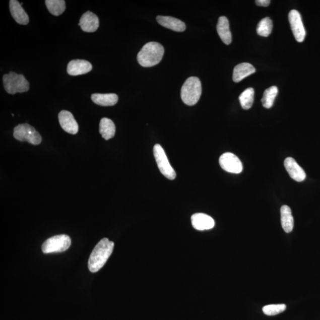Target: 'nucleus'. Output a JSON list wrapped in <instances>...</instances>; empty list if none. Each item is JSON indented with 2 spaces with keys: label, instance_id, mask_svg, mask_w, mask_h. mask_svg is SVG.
<instances>
[{
  "label": "nucleus",
  "instance_id": "1",
  "mask_svg": "<svg viewBox=\"0 0 320 320\" xmlns=\"http://www.w3.org/2000/svg\"><path fill=\"white\" fill-rule=\"evenodd\" d=\"M114 242L108 238H104L94 248L88 262L89 271L92 273L98 272L106 264L114 248Z\"/></svg>",
  "mask_w": 320,
  "mask_h": 320
},
{
  "label": "nucleus",
  "instance_id": "2",
  "mask_svg": "<svg viewBox=\"0 0 320 320\" xmlns=\"http://www.w3.org/2000/svg\"><path fill=\"white\" fill-rule=\"evenodd\" d=\"M164 53V47L159 43L151 42L146 43L137 55L140 65L144 67H151L161 62Z\"/></svg>",
  "mask_w": 320,
  "mask_h": 320
},
{
  "label": "nucleus",
  "instance_id": "3",
  "mask_svg": "<svg viewBox=\"0 0 320 320\" xmlns=\"http://www.w3.org/2000/svg\"><path fill=\"white\" fill-rule=\"evenodd\" d=\"M202 94V84L196 77H191L184 82L181 90V98L188 106H194L200 100Z\"/></svg>",
  "mask_w": 320,
  "mask_h": 320
},
{
  "label": "nucleus",
  "instance_id": "4",
  "mask_svg": "<svg viewBox=\"0 0 320 320\" xmlns=\"http://www.w3.org/2000/svg\"><path fill=\"white\" fill-rule=\"evenodd\" d=\"M3 80L5 89L9 94L22 93L29 90V83L22 74L11 72L5 74Z\"/></svg>",
  "mask_w": 320,
  "mask_h": 320
},
{
  "label": "nucleus",
  "instance_id": "5",
  "mask_svg": "<svg viewBox=\"0 0 320 320\" xmlns=\"http://www.w3.org/2000/svg\"><path fill=\"white\" fill-rule=\"evenodd\" d=\"M72 240L69 235L60 234L50 237L43 242V252L45 254L65 251L70 248Z\"/></svg>",
  "mask_w": 320,
  "mask_h": 320
},
{
  "label": "nucleus",
  "instance_id": "6",
  "mask_svg": "<svg viewBox=\"0 0 320 320\" xmlns=\"http://www.w3.org/2000/svg\"><path fill=\"white\" fill-rule=\"evenodd\" d=\"M13 136L20 141H26L33 145L42 143V137L34 127L28 123L20 124L14 129Z\"/></svg>",
  "mask_w": 320,
  "mask_h": 320
},
{
  "label": "nucleus",
  "instance_id": "7",
  "mask_svg": "<svg viewBox=\"0 0 320 320\" xmlns=\"http://www.w3.org/2000/svg\"><path fill=\"white\" fill-rule=\"evenodd\" d=\"M153 153L155 159H156L157 166L163 176L168 179L174 180L176 177V172L174 168L171 167L168 161L166 153L160 144L155 145L153 148Z\"/></svg>",
  "mask_w": 320,
  "mask_h": 320
},
{
  "label": "nucleus",
  "instance_id": "8",
  "mask_svg": "<svg viewBox=\"0 0 320 320\" xmlns=\"http://www.w3.org/2000/svg\"><path fill=\"white\" fill-rule=\"evenodd\" d=\"M219 163L222 169L228 173L239 174L242 172L241 161L234 154L226 153L221 155Z\"/></svg>",
  "mask_w": 320,
  "mask_h": 320
},
{
  "label": "nucleus",
  "instance_id": "9",
  "mask_svg": "<svg viewBox=\"0 0 320 320\" xmlns=\"http://www.w3.org/2000/svg\"><path fill=\"white\" fill-rule=\"evenodd\" d=\"M288 19L296 41L302 42L305 39L306 32L303 25L300 13L297 10H292L289 13Z\"/></svg>",
  "mask_w": 320,
  "mask_h": 320
},
{
  "label": "nucleus",
  "instance_id": "10",
  "mask_svg": "<svg viewBox=\"0 0 320 320\" xmlns=\"http://www.w3.org/2000/svg\"><path fill=\"white\" fill-rule=\"evenodd\" d=\"M58 119L60 126L66 132L73 135L78 133L79 124L72 113L67 110L60 111Z\"/></svg>",
  "mask_w": 320,
  "mask_h": 320
},
{
  "label": "nucleus",
  "instance_id": "11",
  "mask_svg": "<svg viewBox=\"0 0 320 320\" xmlns=\"http://www.w3.org/2000/svg\"><path fill=\"white\" fill-rule=\"evenodd\" d=\"M284 166L293 180L301 182L305 179L306 174L304 170L294 158H286L284 161Z\"/></svg>",
  "mask_w": 320,
  "mask_h": 320
},
{
  "label": "nucleus",
  "instance_id": "12",
  "mask_svg": "<svg viewBox=\"0 0 320 320\" xmlns=\"http://www.w3.org/2000/svg\"><path fill=\"white\" fill-rule=\"evenodd\" d=\"M93 67L89 61L82 59L71 60L67 66V73L70 76L83 75L92 71Z\"/></svg>",
  "mask_w": 320,
  "mask_h": 320
},
{
  "label": "nucleus",
  "instance_id": "13",
  "mask_svg": "<svg viewBox=\"0 0 320 320\" xmlns=\"http://www.w3.org/2000/svg\"><path fill=\"white\" fill-rule=\"evenodd\" d=\"M192 226L199 231L211 230L215 226L214 219L202 213L195 214L191 218Z\"/></svg>",
  "mask_w": 320,
  "mask_h": 320
},
{
  "label": "nucleus",
  "instance_id": "14",
  "mask_svg": "<svg viewBox=\"0 0 320 320\" xmlns=\"http://www.w3.org/2000/svg\"><path fill=\"white\" fill-rule=\"evenodd\" d=\"M79 25L84 32H94L99 28V20L95 14L88 11L82 16Z\"/></svg>",
  "mask_w": 320,
  "mask_h": 320
},
{
  "label": "nucleus",
  "instance_id": "15",
  "mask_svg": "<svg viewBox=\"0 0 320 320\" xmlns=\"http://www.w3.org/2000/svg\"><path fill=\"white\" fill-rule=\"evenodd\" d=\"M10 10L13 19L17 23L23 25L28 24L29 22V16L18 1L10 0Z\"/></svg>",
  "mask_w": 320,
  "mask_h": 320
},
{
  "label": "nucleus",
  "instance_id": "16",
  "mask_svg": "<svg viewBox=\"0 0 320 320\" xmlns=\"http://www.w3.org/2000/svg\"><path fill=\"white\" fill-rule=\"evenodd\" d=\"M157 21L164 28L175 32H182L186 29V25L183 22L173 17L158 16L157 17Z\"/></svg>",
  "mask_w": 320,
  "mask_h": 320
},
{
  "label": "nucleus",
  "instance_id": "17",
  "mask_svg": "<svg viewBox=\"0 0 320 320\" xmlns=\"http://www.w3.org/2000/svg\"><path fill=\"white\" fill-rule=\"evenodd\" d=\"M217 32L222 41L225 44L230 45L232 41V35L230 29V24L226 17L221 16L218 19L217 26Z\"/></svg>",
  "mask_w": 320,
  "mask_h": 320
},
{
  "label": "nucleus",
  "instance_id": "18",
  "mask_svg": "<svg viewBox=\"0 0 320 320\" xmlns=\"http://www.w3.org/2000/svg\"><path fill=\"white\" fill-rule=\"evenodd\" d=\"M255 72V69L251 64L241 63L235 67L232 79L234 82L238 83Z\"/></svg>",
  "mask_w": 320,
  "mask_h": 320
},
{
  "label": "nucleus",
  "instance_id": "19",
  "mask_svg": "<svg viewBox=\"0 0 320 320\" xmlns=\"http://www.w3.org/2000/svg\"><path fill=\"white\" fill-rule=\"evenodd\" d=\"M92 100L94 103L101 106H112L118 102V96L114 93L93 94Z\"/></svg>",
  "mask_w": 320,
  "mask_h": 320
},
{
  "label": "nucleus",
  "instance_id": "20",
  "mask_svg": "<svg viewBox=\"0 0 320 320\" xmlns=\"http://www.w3.org/2000/svg\"><path fill=\"white\" fill-rule=\"evenodd\" d=\"M281 220L284 230L286 233L291 232L294 228V220L291 208L287 205H284L281 208Z\"/></svg>",
  "mask_w": 320,
  "mask_h": 320
},
{
  "label": "nucleus",
  "instance_id": "21",
  "mask_svg": "<svg viewBox=\"0 0 320 320\" xmlns=\"http://www.w3.org/2000/svg\"><path fill=\"white\" fill-rule=\"evenodd\" d=\"M116 127L113 121L106 117L101 119L99 124V133L104 140H109L115 135Z\"/></svg>",
  "mask_w": 320,
  "mask_h": 320
},
{
  "label": "nucleus",
  "instance_id": "22",
  "mask_svg": "<svg viewBox=\"0 0 320 320\" xmlns=\"http://www.w3.org/2000/svg\"><path fill=\"white\" fill-rule=\"evenodd\" d=\"M47 9L52 15L58 16L66 10V2L63 0H46Z\"/></svg>",
  "mask_w": 320,
  "mask_h": 320
},
{
  "label": "nucleus",
  "instance_id": "23",
  "mask_svg": "<svg viewBox=\"0 0 320 320\" xmlns=\"http://www.w3.org/2000/svg\"><path fill=\"white\" fill-rule=\"evenodd\" d=\"M278 93V87L272 86L265 91L262 99L263 106L266 109H270L274 105V101Z\"/></svg>",
  "mask_w": 320,
  "mask_h": 320
},
{
  "label": "nucleus",
  "instance_id": "24",
  "mask_svg": "<svg viewBox=\"0 0 320 320\" xmlns=\"http://www.w3.org/2000/svg\"><path fill=\"white\" fill-rule=\"evenodd\" d=\"M254 90L253 89L248 88L246 90H244L243 92H242L240 97H239V100H240V102L241 104V106L245 110H248L250 109L252 103L254 102Z\"/></svg>",
  "mask_w": 320,
  "mask_h": 320
},
{
  "label": "nucleus",
  "instance_id": "25",
  "mask_svg": "<svg viewBox=\"0 0 320 320\" xmlns=\"http://www.w3.org/2000/svg\"><path fill=\"white\" fill-rule=\"evenodd\" d=\"M272 28V20L269 18H265L259 22L256 31L259 35L268 37L271 35Z\"/></svg>",
  "mask_w": 320,
  "mask_h": 320
},
{
  "label": "nucleus",
  "instance_id": "26",
  "mask_svg": "<svg viewBox=\"0 0 320 320\" xmlns=\"http://www.w3.org/2000/svg\"><path fill=\"white\" fill-rule=\"evenodd\" d=\"M286 308L285 304H272L264 306L263 311L267 315H276L284 312Z\"/></svg>",
  "mask_w": 320,
  "mask_h": 320
},
{
  "label": "nucleus",
  "instance_id": "27",
  "mask_svg": "<svg viewBox=\"0 0 320 320\" xmlns=\"http://www.w3.org/2000/svg\"><path fill=\"white\" fill-rule=\"evenodd\" d=\"M271 1L269 0H257L255 1V4L259 6L268 7L270 5Z\"/></svg>",
  "mask_w": 320,
  "mask_h": 320
}]
</instances>
